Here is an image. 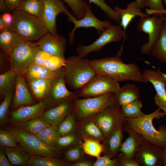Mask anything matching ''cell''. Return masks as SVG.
I'll return each instance as SVG.
<instances>
[{
  "label": "cell",
  "mask_w": 166,
  "mask_h": 166,
  "mask_svg": "<svg viewBox=\"0 0 166 166\" xmlns=\"http://www.w3.org/2000/svg\"><path fill=\"white\" fill-rule=\"evenodd\" d=\"M81 133L86 138L99 141L104 140L105 138L102 132L93 121L84 124L81 129Z\"/></svg>",
  "instance_id": "cell-38"
},
{
  "label": "cell",
  "mask_w": 166,
  "mask_h": 166,
  "mask_svg": "<svg viewBox=\"0 0 166 166\" xmlns=\"http://www.w3.org/2000/svg\"><path fill=\"white\" fill-rule=\"evenodd\" d=\"M76 139L75 135L72 133L60 136L57 139L56 145L59 148H64L73 144L75 142Z\"/></svg>",
  "instance_id": "cell-46"
},
{
  "label": "cell",
  "mask_w": 166,
  "mask_h": 166,
  "mask_svg": "<svg viewBox=\"0 0 166 166\" xmlns=\"http://www.w3.org/2000/svg\"><path fill=\"white\" fill-rule=\"evenodd\" d=\"M124 125V130L128 133V136L122 143L119 152L127 158L134 159L144 139L140 135L131 129L125 123Z\"/></svg>",
  "instance_id": "cell-21"
},
{
  "label": "cell",
  "mask_w": 166,
  "mask_h": 166,
  "mask_svg": "<svg viewBox=\"0 0 166 166\" xmlns=\"http://www.w3.org/2000/svg\"><path fill=\"white\" fill-rule=\"evenodd\" d=\"M117 102L121 106L139 99L140 90L136 85L128 84L120 87L115 93Z\"/></svg>",
  "instance_id": "cell-27"
},
{
  "label": "cell",
  "mask_w": 166,
  "mask_h": 166,
  "mask_svg": "<svg viewBox=\"0 0 166 166\" xmlns=\"http://www.w3.org/2000/svg\"><path fill=\"white\" fill-rule=\"evenodd\" d=\"M96 74L106 76L119 82L132 81L145 83L142 73L134 63H124L119 56L90 60Z\"/></svg>",
  "instance_id": "cell-1"
},
{
  "label": "cell",
  "mask_w": 166,
  "mask_h": 166,
  "mask_svg": "<svg viewBox=\"0 0 166 166\" xmlns=\"http://www.w3.org/2000/svg\"><path fill=\"white\" fill-rule=\"evenodd\" d=\"M79 96V90L71 92L67 89L64 67L61 69L56 77L52 80L50 89L42 101L48 109L66 100L77 98Z\"/></svg>",
  "instance_id": "cell-8"
},
{
  "label": "cell",
  "mask_w": 166,
  "mask_h": 166,
  "mask_svg": "<svg viewBox=\"0 0 166 166\" xmlns=\"http://www.w3.org/2000/svg\"><path fill=\"white\" fill-rule=\"evenodd\" d=\"M0 145L3 147H19L13 135L8 130H5L0 131Z\"/></svg>",
  "instance_id": "cell-43"
},
{
  "label": "cell",
  "mask_w": 166,
  "mask_h": 166,
  "mask_svg": "<svg viewBox=\"0 0 166 166\" xmlns=\"http://www.w3.org/2000/svg\"><path fill=\"white\" fill-rule=\"evenodd\" d=\"M50 125L39 117L18 124V128L27 134L36 135Z\"/></svg>",
  "instance_id": "cell-32"
},
{
  "label": "cell",
  "mask_w": 166,
  "mask_h": 166,
  "mask_svg": "<svg viewBox=\"0 0 166 166\" xmlns=\"http://www.w3.org/2000/svg\"><path fill=\"white\" fill-rule=\"evenodd\" d=\"M83 151L85 154L97 158L100 156L105 150L104 146L100 141L94 139L85 138L81 144Z\"/></svg>",
  "instance_id": "cell-36"
},
{
  "label": "cell",
  "mask_w": 166,
  "mask_h": 166,
  "mask_svg": "<svg viewBox=\"0 0 166 166\" xmlns=\"http://www.w3.org/2000/svg\"></svg>",
  "instance_id": "cell-61"
},
{
  "label": "cell",
  "mask_w": 166,
  "mask_h": 166,
  "mask_svg": "<svg viewBox=\"0 0 166 166\" xmlns=\"http://www.w3.org/2000/svg\"><path fill=\"white\" fill-rule=\"evenodd\" d=\"M162 162V165L166 166V145L163 147Z\"/></svg>",
  "instance_id": "cell-55"
},
{
  "label": "cell",
  "mask_w": 166,
  "mask_h": 166,
  "mask_svg": "<svg viewBox=\"0 0 166 166\" xmlns=\"http://www.w3.org/2000/svg\"><path fill=\"white\" fill-rule=\"evenodd\" d=\"M47 145L55 148L56 141L61 136L57 126L50 125L35 135Z\"/></svg>",
  "instance_id": "cell-33"
},
{
  "label": "cell",
  "mask_w": 166,
  "mask_h": 166,
  "mask_svg": "<svg viewBox=\"0 0 166 166\" xmlns=\"http://www.w3.org/2000/svg\"><path fill=\"white\" fill-rule=\"evenodd\" d=\"M9 10L4 0H0V11L6 12Z\"/></svg>",
  "instance_id": "cell-53"
},
{
  "label": "cell",
  "mask_w": 166,
  "mask_h": 166,
  "mask_svg": "<svg viewBox=\"0 0 166 166\" xmlns=\"http://www.w3.org/2000/svg\"><path fill=\"white\" fill-rule=\"evenodd\" d=\"M66 60L65 80L66 84L72 89H80L96 74L91 65L90 60L87 59L73 56Z\"/></svg>",
  "instance_id": "cell-4"
},
{
  "label": "cell",
  "mask_w": 166,
  "mask_h": 166,
  "mask_svg": "<svg viewBox=\"0 0 166 166\" xmlns=\"http://www.w3.org/2000/svg\"><path fill=\"white\" fill-rule=\"evenodd\" d=\"M23 74H17L12 108L15 109L22 106L33 105L31 96Z\"/></svg>",
  "instance_id": "cell-18"
},
{
  "label": "cell",
  "mask_w": 166,
  "mask_h": 166,
  "mask_svg": "<svg viewBox=\"0 0 166 166\" xmlns=\"http://www.w3.org/2000/svg\"><path fill=\"white\" fill-rule=\"evenodd\" d=\"M93 164V166H116L118 165L117 159L112 160L107 155L99 156Z\"/></svg>",
  "instance_id": "cell-47"
},
{
  "label": "cell",
  "mask_w": 166,
  "mask_h": 166,
  "mask_svg": "<svg viewBox=\"0 0 166 166\" xmlns=\"http://www.w3.org/2000/svg\"><path fill=\"white\" fill-rule=\"evenodd\" d=\"M163 149L144 139L134 159L140 166H161Z\"/></svg>",
  "instance_id": "cell-14"
},
{
  "label": "cell",
  "mask_w": 166,
  "mask_h": 166,
  "mask_svg": "<svg viewBox=\"0 0 166 166\" xmlns=\"http://www.w3.org/2000/svg\"><path fill=\"white\" fill-rule=\"evenodd\" d=\"M10 162L15 165L24 166L27 164L31 154L20 147H3Z\"/></svg>",
  "instance_id": "cell-29"
},
{
  "label": "cell",
  "mask_w": 166,
  "mask_h": 166,
  "mask_svg": "<svg viewBox=\"0 0 166 166\" xmlns=\"http://www.w3.org/2000/svg\"><path fill=\"white\" fill-rule=\"evenodd\" d=\"M150 52L152 56L166 64V22L164 21L160 36Z\"/></svg>",
  "instance_id": "cell-31"
},
{
  "label": "cell",
  "mask_w": 166,
  "mask_h": 166,
  "mask_svg": "<svg viewBox=\"0 0 166 166\" xmlns=\"http://www.w3.org/2000/svg\"><path fill=\"white\" fill-rule=\"evenodd\" d=\"M162 74L163 75V77L165 78L166 79V74L165 73H163L162 72Z\"/></svg>",
  "instance_id": "cell-58"
},
{
  "label": "cell",
  "mask_w": 166,
  "mask_h": 166,
  "mask_svg": "<svg viewBox=\"0 0 166 166\" xmlns=\"http://www.w3.org/2000/svg\"><path fill=\"white\" fill-rule=\"evenodd\" d=\"M14 88L9 91L5 95L0 105V123L1 125L6 121L10 106L13 100Z\"/></svg>",
  "instance_id": "cell-40"
},
{
  "label": "cell",
  "mask_w": 166,
  "mask_h": 166,
  "mask_svg": "<svg viewBox=\"0 0 166 166\" xmlns=\"http://www.w3.org/2000/svg\"><path fill=\"white\" fill-rule=\"evenodd\" d=\"M142 74L145 83L150 82L153 85L156 92L154 99V103L163 110L166 116V79L160 70L147 69Z\"/></svg>",
  "instance_id": "cell-13"
},
{
  "label": "cell",
  "mask_w": 166,
  "mask_h": 166,
  "mask_svg": "<svg viewBox=\"0 0 166 166\" xmlns=\"http://www.w3.org/2000/svg\"><path fill=\"white\" fill-rule=\"evenodd\" d=\"M10 11L15 10L22 0H4Z\"/></svg>",
  "instance_id": "cell-51"
},
{
  "label": "cell",
  "mask_w": 166,
  "mask_h": 166,
  "mask_svg": "<svg viewBox=\"0 0 166 166\" xmlns=\"http://www.w3.org/2000/svg\"><path fill=\"white\" fill-rule=\"evenodd\" d=\"M123 126L122 125L117 127L104 140V149L108 153L107 155L111 157L119 152L124 137Z\"/></svg>",
  "instance_id": "cell-26"
},
{
  "label": "cell",
  "mask_w": 166,
  "mask_h": 166,
  "mask_svg": "<svg viewBox=\"0 0 166 166\" xmlns=\"http://www.w3.org/2000/svg\"><path fill=\"white\" fill-rule=\"evenodd\" d=\"M142 103L138 99L121 106L122 113L127 118H136L141 117L145 114L141 111Z\"/></svg>",
  "instance_id": "cell-37"
},
{
  "label": "cell",
  "mask_w": 166,
  "mask_h": 166,
  "mask_svg": "<svg viewBox=\"0 0 166 166\" xmlns=\"http://www.w3.org/2000/svg\"><path fill=\"white\" fill-rule=\"evenodd\" d=\"M94 116L93 121L105 138L117 127L123 126L126 121L121 106L117 102Z\"/></svg>",
  "instance_id": "cell-9"
},
{
  "label": "cell",
  "mask_w": 166,
  "mask_h": 166,
  "mask_svg": "<svg viewBox=\"0 0 166 166\" xmlns=\"http://www.w3.org/2000/svg\"><path fill=\"white\" fill-rule=\"evenodd\" d=\"M17 74L13 70H9L0 75V94L4 97L11 89L15 88Z\"/></svg>",
  "instance_id": "cell-34"
},
{
  "label": "cell",
  "mask_w": 166,
  "mask_h": 166,
  "mask_svg": "<svg viewBox=\"0 0 166 166\" xmlns=\"http://www.w3.org/2000/svg\"><path fill=\"white\" fill-rule=\"evenodd\" d=\"M15 10L42 19L43 3L42 0H22Z\"/></svg>",
  "instance_id": "cell-30"
},
{
  "label": "cell",
  "mask_w": 166,
  "mask_h": 166,
  "mask_svg": "<svg viewBox=\"0 0 166 166\" xmlns=\"http://www.w3.org/2000/svg\"><path fill=\"white\" fill-rule=\"evenodd\" d=\"M155 15L151 17H140L137 25L138 31L147 34L148 42L142 45L140 52L142 54H148L153 46L159 39L164 21V15Z\"/></svg>",
  "instance_id": "cell-12"
},
{
  "label": "cell",
  "mask_w": 166,
  "mask_h": 166,
  "mask_svg": "<svg viewBox=\"0 0 166 166\" xmlns=\"http://www.w3.org/2000/svg\"><path fill=\"white\" fill-rule=\"evenodd\" d=\"M117 102L115 93L74 100L73 110L80 118L94 116Z\"/></svg>",
  "instance_id": "cell-5"
},
{
  "label": "cell",
  "mask_w": 166,
  "mask_h": 166,
  "mask_svg": "<svg viewBox=\"0 0 166 166\" xmlns=\"http://www.w3.org/2000/svg\"><path fill=\"white\" fill-rule=\"evenodd\" d=\"M53 80L43 79H27L29 89L34 96L42 101L49 91Z\"/></svg>",
  "instance_id": "cell-28"
},
{
  "label": "cell",
  "mask_w": 166,
  "mask_h": 166,
  "mask_svg": "<svg viewBox=\"0 0 166 166\" xmlns=\"http://www.w3.org/2000/svg\"><path fill=\"white\" fill-rule=\"evenodd\" d=\"M3 22L9 29L13 21V17L12 13L7 12L4 13L1 16Z\"/></svg>",
  "instance_id": "cell-50"
},
{
  "label": "cell",
  "mask_w": 166,
  "mask_h": 166,
  "mask_svg": "<svg viewBox=\"0 0 166 166\" xmlns=\"http://www.w3.org/2000/svg\"><path fill=\"white\" fill-rule=\"evenodd\" d=\"M98 6L106 15L110 19L119 24L120 22V15L105 2V0H88Z\"/></svg>",
  "instance_id": "cell-42"
},
{
  "label": "cell",
  "mask_w": 166,
  "mask_h": 166,
  "mask_svg": "<svg viewBox=\"0 0 166 166\" xmlns=\"http://www.w3.org/2000/svg\"><path fill=\"white\" fill-rule=\"evenodd\" d=\"M141 9L136 1L128 4L125 9H121L118 6L115 7L114 10L120 15L121 20L120 25L124 31L136 16H139L142 18L150 17V15L146 13L142 12Z\"/></svg>",
  "instance_id": "cell-22"
},
{
  "label": "cell",
  "mask_w": 166,
  "mask_h": 166,
  "mask_svg": "<svg viewBox=\"0 0 166 166\" xmlns=\"http://www.w3.org/2000/svg\"><path fill=\"white\" fill-rule=\"evenodd\" d=\"M125 37V31L121 26L112 24L105 28L100 37L92 44L87 45L79 44L76 52L78 56L84 58L92 52L100 50L107 44L119 42Z\"/></svg>",
  "instance_id": "cell-10"
},
{
  "label": "cell",
  "mask_w": 166,
  "mask_h": 166,
  "mask_svg": "<svg viewBox=\"0 0 166 166\" xmlns=\"http://www.w3.org/2000/svg\"><path fill=\"white\" fill-rule=\"evenodd\" d=\"M113 0H110L111 1ZM135 1L136 2L140 7L142 9L145 7L144 0H135Z\"/></svg>",
  "instance_id": "cell-56"
},
{
  "label": "cell",
  "mask_w": 166,
  "mask_h": 166,
  "mask_svg": "<svg viewBox=\"0 0 166 166\" xmlns=\"http://www.w3.org/2000/svg\"><path fill=\"white\" fill-rule=\"evenodd\" d=\"M120 87L118 82L105 76L96 74L79 90L80 96L85 98L116 93Z\"/></svg>",
  "instance_id": "cell-11"
},
{
  "label": "cell",
  "mask_w": 166,
  "mask_h": 166,
  "mask_svg": "<svg viewBox=\"0 0 166 166\" xmlns=\"http://www.w3.org/2000/svg\"><path fill=\"white\" fill-rule=\"evenodd\" d=\"M24 41L17 34L9 30L0 33L1 52L8 58L14 49Z\"/></svg>",
  "instance_id": "cell-24"
},
{
  "label": "cell",
  "mask_w": 166,
  "mask_h": 166,
  "mask_svg": "<svg viewBox=\"0 0 166 166\" xmlns=\"http://www.w3.org/2000/svg\"><path fill=\"white\" fill-rule=\"evenodd\" d=\"M7 130L21 147L32 155L53 157L57 153L55 148L47 145L35 136L27 134L18 127L9 128Z\"/></svg>",
  "instance_id": "cell-6"
},
{
  "label": "cell",
  "mask_w": 166,
  "mask_h": 166,
  "mask_svg": "<svg viewBox=\"0 0 166 166\" xmlns=\"http://www.w3.org/2000/svg\"><path fill=\"white\" fill-rule=\"evenodd\" d=\"M74 99L66 100L48 109L40 117L50 125L57 126L73 110Z\"/></svg>",
  "instance_id": "cell-19"
},
{
  "label": "cell",
  "mask_w": 166,
  "mask_h": 166,
  "mask_svg": "<svg viewBox=\"0 0 166 166\" xmlns=\"http://www.w3.org/2000/svg\"><path fill=\"white\" fill-rule=\"evenodd\" d=\"M64 1L71 8L77 20H80L85 15L86 2L84 0H61Z\"/></svg>",
  "instance_id": "cell-41"
},
{
  "label": "cell",
  "mask_w": 166,
  "mask_h": 166,
  "mask_svg": "<svg viewBox=\"0 0 166 166\" xmlns=\"http://www.w3.org/2000/svg\"><path fill=\"white\" fill-rule=\"evenodd\" d=\"M81 145H78L67 150L65 153V159L68 161L77 162L80 160L83 156Z\"/></svg>",
  "instance_id": "cell-45"
},
{
  "label": "cell",
  "mask_w": 166,
  "mask_h": 166,
  "mask_svg": "<svg viewBox=\"0 0 166 166\" xmlns=\"http://www.w3.org/2000/svg\"><path fill=\"white\" fill-rule=\"evenodd\" d=\"M39 49L35 42L24 41L14 49L8 58L11 69L17 74H24L34 62L35 55Z\"/></svg>",
  "instance_id": "cell-7"
},
{
  "label": "cell",
  "mask_w": 166,
  "mask_h": 166,
  "mask_svg": "<svg viewBox=\"0 0 166 166\" xmlns=\"http://www.w3.org/2000/svg\"><path fill=\"white\" fill-rule=\"evenodd\" d=\"M145 7L149 8L146 10L148 15L156 14L158 12L165 9L163 4V0H144Z\"/></svg>",
  "instance_id": "cell-44"
},
{
  "label": "cell",
  "mask_w": 166,
  "mask_h": 166,
  "mask_svg": "<svg viewBox=\"0 0 166 166\" xmlns=\"http://www.w3.org/2000/svg\"><path fill=\"white\" fill-rule=\"evenodd\" d=\"M159 108L152 113L138 118L126 117L125 124L143 138L157 146L163 147L166 145V125L162 124L158 129L153 123L154 119L159 120L165 116Z\"/></svg>",
  "instance_id": "cell-2"
},
{
  "label": "cell",
  "mask_w": 166,
  "mask_h": 166,
  "mask_svg": "<svg viewBox=\"0 0 166 166\" xmlns=\"http://www.w3.org/2000/svg\"><path fill=\"white\" fill-rule=\"evenodd\" d=\"M163 2L166 5V0H163Z\"/></svg>",
  "instance_id": "cell-59"
},
{
  "label": "cell",
  "mask_w": 166,
  "mask_h": 166,
  "mask_svg": "<svg viewBox=\"0 0 166 166\" xmlns=\"http://www.w3.org/2000/svg\"><path fill=\"white\" fill-rule=\"evenodd\" d=\"M93 164L89 161L79 160L71 165L73 166H93Z\"/></svg>",
  "instance_id": "cell-52"
},
{
  "label": "cell",
  "mask_w": 166,
  "mask_h": 166,
  "mask_svg": "<svg viewBox=\"0 0 166 166\" xmlns=\"http://www.w3.org/2000/svg\"><path fill=\"white\" fill-rule=\"evenodd\" d=\"M117 160L118 162V165L121 166H140L139 163L134 159L127 158L122 153H121V155L120 158Z\"/></svg>",
  "instance_id": "cell-48"
},
{
  "label": "cell",
  "mask_w": 166,
  "mask_h": 166,
  "mask_svg": "<svg viewBox=\"0 0 166 166\" xmlns=\"http://www.w3.org/2000/svg\"><path fill=\"white\" fill-rule=\"evenodd\" d=\"M6 154L3 147L0 148V166H12Z\"/></svg>",
  "instance_id": "cell-49"
},
{
  "label": "cell",
  "mask_w": 166,
  "mask_h": 166,
  "mask_svg": "<svg viewBox=\"0 0 166 166\" xmlns=\"http://www.w3.org/2000/svg\"><path fill=\"white\" fill-rule=\"evenodd\" d=\"M164 21L165 22H166V16H165L164 18Z\"/></svg>",
  "instance_id": "cell-60"
},
{
  "label": "cell",
  "mask_w": 166,
  "mask_h": 166,
  "mask_svg": "<svg viewBox=\"0 0 166 166\" xmlns=\"http://www.w3.org/2000/svg\"><path fill=\"white\" fill-rule=\"evenodd\" d=\"M61 69L53 71L33 62L29 66L23 74L27 79H43L53 80L58 76Z\"/></svg>",
  "instance_id": "cell-25"
},
{
  "label": "cell",
  "mask_w": 166,
  "mask_h": 166,
  "mask_svg": "<svg viewBox=\"0 0 166 166\" xmlns=\"http://www.w3.org/2000/svg\"><path fill=\"white\" fill-rule=\"evenodd\" d=\"M39 48L53 55L66 59V40L63 36L48 32L35 42Z\"/></svg>",
  "instance_id": "cell-16"
},
{
  "label": "cell",
  "mask_w": 166,
  "mask_h": 166,
  "mask_svg": "<svg viewBox=\"0 0 166 166\" xmlns=\"http://www.w3.org/2000/svg\"><path fill=\"white\" fill-rule=\"evenodd\" d=\"M9 30L8 28L3 22L1 18L0 17V32Z\"/></svg>",
  "instance_id": "cell-54"
},
{
  "label": "cell",
  "mask_w": 166,
  "mask_h": 166,
  "mask_svg": "<svg viewBox=\"0 0 166 166\" xmlns=\"http://www.w3.org/2000/svg\"><path fill=\"white\" fill-rule=\"evenodd\" d=\"M66 59L53 55L39 49L37 52L33 62L53 71L58 70L65 66Z\"/></svg>",
  "instance_id": "cell-23"
},
{
  "label": "cell",
  "mask_w": 166,
  "mask_h": 166,
  "mask_svg": "<svg viewBox=\"0 0 166 166\" xmlns=\"http://www.w3.org/2000/svg\"><path fill=\"white\" fill-rule=\"evenodd\" d=\"M27 165L30 166H61L64 164L53 157L31 155Z\"/></svg>",
  "instance_id": "cell-35"
},
{
  "label": "cell",
  "mask_w": 166,
  "mask_h": 166,
  "mask_svg": "<svg viewBox=\"0 0 166 166\" xmlns=\"http://www.w3.org/2000/svg\"><path fill=\"white\" fill-rule=\"evenodd\" d=\"M43 3L42 19L51 34H58L56 24L57 16L62 13L67 16L70 13L61 0H42Z\"/></svg>",
  "instance_id": "cell-15"
},
{
  "label": "cell",
  "mask_w": 166,
  "mask_h": 166,
  "mask_svg": "<svg viewBox=\"0 0 166 166\" xmlns=\"http://www.w3.org/2000/svg\"><path fill=\"white\" fill-rule=\"evenodd\" d=\"M45 109L42 101L36 104L22 106L11 113V119L13 122L18 124L39 117Z\"/></svg>",
  "instance_id": "cell-20"
},
{
  "label": "cell",
  "mask_w": 166,
  "mask_h": 166,
  "mask_svg": "<svg viewBox=\"0 0 166 166\" xmlns=\"http://www.w3.org/2000/svg\"><path fill=\"white\" fill-rule=\"evenodd\" d=\"M72 111L58 127V131L61 136L72 133L74 130L75 114L73 109V111Z\"/></svg>",
  "instance_id": "cell-39"
},
{
  "label": "cell",
  "mask_w": 166,
  "mask_h": 166,
  "mask_svg": "<svg viewBox=\"0 0 166 166\" xmlns=\"http://www.w3.org/2000/svg\"><path fill=\"white\" fill-rule=\"evenodd\" d=\"M12 14L13 21L9 30L25 41H37L48 32L42 18L17 10L12 11Z\"/></svg>",
  "instance_id": "cell-3"
},
{
  "label": "cell",
  "mask_w": 166,
  "mask_h": 166,
  "mask_svg": "<svg viewBox=\"0 0 166 166\" xmlns=\"http://www.w3.org/2000/svg\"><path fill=\"white\" fill-rule=\"evenodd\" d=\"M161 15H163L166 16V9H165L163 11L158 12L156 15H155L159 16Z\"/></svg>",
  "instance_id": "cell-57"
},
{
  "label": "cell",
  "mask_w": 166,
  "mask_h": 166,
  "mask_svg": "<svg viewBox=\"0 0 166 166\" xmlns=\"http://www.w3.org/2000/svg\"><path fill=\"white\" fill-rule=\"evenodd\" d=\"M73 23H74V27L69 34V43L71 45L73 43L74 33L77 28L94 27L97 30L98 34H101L105 28L112 25L108 20L102 21L97 18L92 12L90 5L87 3L85 6L84 18L79 20L75 19Z\"/></svg>",
  "instance_id": "cell-17"
}]
</instances>
